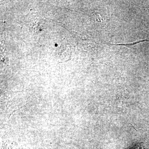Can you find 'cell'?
Returning <instances> with one entry per match:
<instances>
[{
  "mask_svg": "<svg viewBox=\"0 0 149 149\" xmlns=\"http://www.w3.org/2000/svg\"><path fill=\"white\" fill-rule=\"evenodd\" d=\"M146 42H149V41L148 40H146V39H145V40H139V41H136V42H134L132 43H125V44H109V45H112L124 46V47H133V46L134 45H136L139 44V43Z\"/></svg>",
  "mask_w": 149,
  "mask_h": 149,
  "instance_id": "1",
  "label": "cell"
}]
</instances>
